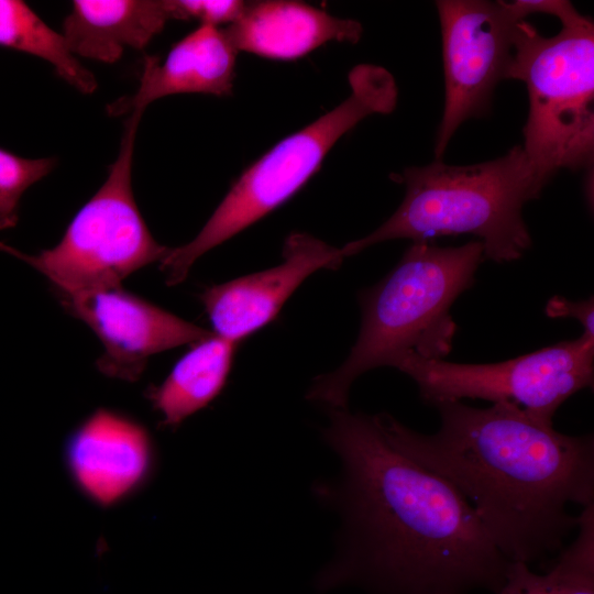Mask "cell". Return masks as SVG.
<instances>
[{
  "label": "cell",
  "mask_w": 594,
  "mask_h": 594,
  "mask_svg": "<svg viewBox=\"0 0 594 594\" xmlns=\"http://www.w3.org/2000/svg\"><path fill=\"white\" fill-rule=\"evenodd\" d=\"M326 443L340 473L316 486L341 518L339 550L316 587L371 594H497L514 563L446 480L402 452L377 414L331 408Z\"/></svg>",
  "instance_id": "obj_1"
},
{
  "label": "cell",
  "mask_w": 594,
  "mask_h": 594,
  "mask_svg": "<svg viewBox=\"0 0 594 594\" xmlns=\"http://www.w3.org/2000/svg\"><path fill=\"white\" fill-rule=\"evenodd\" d=\"M440 428L417 432L377 414L388 439L452 485L513 563L544 564L576 532L570 505L594 504V438L568 436L517 405L435 406Z\"/></svg>",
  "instance_id": "obj_2"
},
{
  "label": "cell",
  "mask_w": 594,
  "mask_h": 594,
  "mask_svg": "<svg viewBox=\"0 0 594 594\" xmlns=\"http://www.w3.org/2000/svg\"><path fill=\"white\" fill-rule=\"evenodd\" d=\"M483 260L479 240L446 248L414 242L382 280L362 292L355 344L341 366L315 378L307 398L330 409L348 408L350 388L363 373L394 367L407 353L446 356L457 331L450 308L474 284Z\"/></svg>",
  "instance_id": "obj_3"
},
{
  "label": "cell",
  "mask_w": 594,
  "mask_h": 594,
  "mask_svg": "<svg viewBox=\"0 0 594 594\" xmlns=\"http://www.w3.org/2000/svg\"><path fill=\"white\" fill-rule=\"evenodd\" d=\"M396 177L406 187L403 202L375 231L341 248L344 257L394 239L419 242L474 234L483 245L484 258L516 261L531 245L522 208L537 199L548 183L521 145L492 161L448 165L437 160L408 167Z\"/></svg>",
  "instance_id": "obj_4"
},
{
  "label": "cell",
  "mask_w": 594,
  "mask_h": 594,
  "mask_svg": "<svg viewBox=\"0 0 594 594\" xmlns=\"http://www.w3.org/2000/svg\"><path fill=\"white\" fill-rule=\"evenodd\" d=\"M350 95L336 108L285 136L234 182L198 234L161 261L167 285L183 282L206 252L293 197L318 170L333 145L371 114L391 113L398 89L382 66L361 64L348 76Z\"/></svg>",
  "instance_id": "obj_5"
},
{
  "label": "cell",
  "mask_w": 594,
  "mask_h": 594,
  "mask_svg": "<svg viewBox=\"0 0 594 594\" xmlns=\"http://www.w3.org/2000/svg\"><path fill=\"white\" fill-rule=\"evenodd\" d=\"M506 79L525 82L529 110L522 150L549 182L562 168H590L594 157V24L588 19L542 36L516 23Z\"/></svg>",
  "instance_id": "obj_6"
},
{
  "label": "cell",
  "mask_w": 594,
  "mask_h": 594,
  "mask_svg": "<svg viewBox=\"0 0 594 594\" xmlns=\"http://www.w3.org/2000/svg\"><path fill=\"white\" fill-rule=\"evenodd\" d=\"M142 114L133 112L125 120L107 179L54 248L28 255L0 241L1 251L42 273L58 295L121 286L129 275L161 262L170 250L152 237L133 196L132 161Z\"/></svg>",
  "instance_id": "obj_7"
},
{
  "label": "cell",
  "mask_w": 594,
  "mask_h": 594,
  "mask_svg": "<svg viewBox=\"0 0 594 594\" xmlns=\"http://www.w3.org/2000/svg\"><path fill=\"white\" fill-rule=\"evenodd\" d=\"M394 367L416 382L420 398L431 406L463 398L510 403L553 425L569 397L593 386L594 336L582 333L498 363L462 364L407 353Z\"/></svg>",
  "instance_id": "obj_8"
},
{
  "label": "cell",
  "mask_w": 594,
  "mask_h": 594,
  "mask_svg": "<svg viewBox=\"0 0 594 594\" xmlns=\"http://www.w3.org/2000/svg\"><path fill=\"white\" fill-rule=\"evenodd\" d=\"M442 35L446 101L435 155L441 160L460 125L482 117L506 79L519 21L505 1H436Z\"/></svg>",
  "instance_id": "obj_9"
},
{
  "label": "cell",
  "mask_w": 594,
  "mask_h": 594,
  "mask_svg": "<svg viewBox=\"0 0 594 594\" xmlns=\"http://www.w3.org/2000/svg\"><path fill=\"white\" fill-rule=\"evenodd\" d=\"M59 296L99 338L103 353L97 369L109 377L134 382L153 354L213 336L121 286Z\"/></svg>",
  "instance_id": "obj_10"
},
{
  "label": "cell",
  "mask_w": 594,
  "mask_h": 594,
  "mask_svg": "<svg viewBox=\"0 0 594 594\" xmlns=\"http://www.w3.org/2000/svg\"><path fill=\"white\" fill-rule=\"evenodd\" d=\"M64 458L76 487L102 508L141 490L156 466L154 442L146 428L106 408L95 410L70 433Z\"/></svg>",
  "instance_id": "obj_11"
},
{
  "label": "cell",
  "mask_w": 594,
  "mask_h": 594,
  "mask_svg": "<svg viewBox=\"0 0 594 594\" xmlns=\"http://www.w3.org/2000/svg\"><path fill=\"white\" fill-rule=\"evenodd\" d=\"M344 260L340 249L306 233L290 234L280 264L206 288L200 300L213 333L239 342L278 314L293 292L318 270H337Z\"/></svg>",
  "instance_id": "obj_12"
},
{
  "label": "cell",
  "mask_w": 594,
  "mask_h": 594,
  "mask_svg": "<svg viewBox=\"0 0 594 594\" xmlns=\"http://www.w3.org/2000/svg\"><path fill=\"white\" fill-rule=\"evenodd\" d=\"M237 54L224 29L199 24L170 48L163 62L156 56L146 57L136 91L109 105L108 112L144 113L153 101L178 94L229 96Z\"/></svg>",
  "instance_id": "obj_13"
},
{
  "label": "cell",
  "mask_w": 594,
  "mask_h": 594,
  "mask_svg": "<svg viewBox=\"0 0 594 594\" xmlns=\"http://www.w3.org/2000/svg\"><path fill=\"white\" fill-rule=\"evenodd\" d=\"M224 30L238 53L277 61L301 58L329 42L354 44L363 33L355 20L292 0L245 2Z\"/></svg>",
  "instance_id": "obj_14"
},
{
  "label": "cell",
  "mask_w": 594,
  "mask_h": 594,
  "mask_svg": "<svg viewBox=\"0 0 594 594\" xmlns=\"http://www.w3.org/2000/svg\"><path fill=\"white\" fill-rule=\"evenodd\" d=\"M172 20L168 0H76L63 23L69 51L105 63L142 50Z\"/></svg>",
  "instance_id": "obj_15"
},
{
  "label": "cell",
  "mask_w": 594,
  "mask_h": 594,
  "mask_svg": "<svg viewBox=\"0 0 594 594\" xmlns=\"http://www.w3.org/2000/svg\"><path fill=\"white\" fill-rule=\"evenodd\" d=\"M237 343L213 336L199 341L174 365L158 386L146 397L161 415L164 427L176 429L208 406L226 386Z\"/></svg>",
  "instance_id": "obj_16"
},
{
  "label": "cell",
  "mask_w": 594,
  "mask_h": 594,
  "mask_svg": "<svg viewBox=\"0 0 594 594\" xmlns=\"http://www.w3.org/2000/svg\"><path fill=\"white\" fill-rule=\"evenodd\" d=\"M0 45L45 59L82 94L97 88L94 74L69 51L63 34L51 29L23 1L0 0Z\"/></svg>",
  "instance_id": "obj_17"
},
{
  "label": "cell",
  "mask_w": 594,
  "mask_h": 594,
  "mask_svg": "<svg viewBox=\"0 0 594 594\" xmlns=\"http://www.w3.org/2000/svg\"><path fill=\"white\" fill-rule=\"evenodd\" d=\"M497 594H594V587L582 569L557 560L542 574L532 572L526 564L514 563Z\"/></svg>",
  "instance_id": "obj_18"
},
{
  "label": "cell",
  "mask_w": 594,
  "mask_h": 594,
  "mask_svg": "<svg viewBox=\"0 0 594 594\" xmlns=\"http://www.w3.org/2000/svg\"><path fill=\"white\" fill-rule=\"evenodd\" d=\"M55 164V158H24L0 148V230L16 224L23 194L45 177Z\"/></svg>",
  "instance_id": "obj_19"
},
{
  "label": "cell",
  "mask_w": 594,
  "mask_h": 594,
  "mask_svg": "<svg viewBox=\"0 0 594 594\" xmlns=\"http://www.w3.org/2000/svg\"><path fill=\"white\" fill-rule=\"evenodd\" d=\"M239 0H168L172 20H196L200 24L219 26L232 23L242 12Z\"/></svg>",
  "instance_id": "obj_20"
},
{
  "label": "cell",
  "mask_w": 594,
  "mask_h": 594,
  "mask_svg": "<svg viewBox=\"0 0 594 594\" xmlns=\"http://www.w3.org/2000/svg\"><path fill=\"white\" fill-rule=\"evenodd\" d=\"M505 2L509 11L519 20H525L530 14L543 13L558 18L562 23V28L579 26L588 20L566 0H516Z\"/></svg>",
  "instance_id": "obj_21"
},
{
  "label": "cell",
  "mask_w": 594,
  "mask_h": 594,
  "mask_svg": "<svg viewBox=\"0 0 594 594\" xmlns=\"http://www.w3.org/2000/svg\"><path fill=\"white\" fill-rule=\"evenodd\" d=\"M546 315L552 318L570 317L583 326V333L594 336V298L572 301L561 296L549 299L544 308Z\"/></svg>",
  "instance_id": "obj_22"
}]
</instances>
